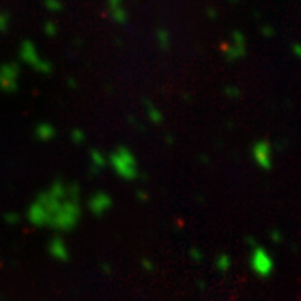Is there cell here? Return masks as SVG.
<instances>
[{"mask_svg":"<svg viewBox=\"0 0 301 301\" xmlns=\"http://www.w3.org/2000/svg\"><path fill=\"white\" fill-rule=\"evenodd\" d=\"M112 167L117 171V174L124 179H136L139 171H137V162L131 150L126 147H119L116 153L111 156Z\"/></svg>","mask_w":301,"mask_h":301,"instance_id":"6da1fadb","label":"cell"},{"mask_svg":"<svg viewBox=\"0 0 301 301\" xmlns=\"http://www.w3.org/2000/svg\"><path fill=\"white\" fill-rule=\"evenodd\" d=\"M81 208L77 199H69L67 203H64L60 209L56 213V216L51 219V224L56 230H70L74 228V224L79 219Z\"/></svg>","mask_w":301,"mask_h":301,"instance_id":"7a4b0ae2","label":"cell"},{"mask_svg":"<svg viewBox=\"0 0 301 301\" xmlns=\"http://www.w3.org/2000/svg\"><path fill=\"white\" fill-rule=\"evenodd\" d=\"M20 57H22L23 62L30 64L32 67H35V69L40 70V72H49L51 70V65L47 64V62H44V60L39 59L37 52H35V47L30 44L29 40L23 42L22 47H20Z\"/></svg>","mask_w":301,"mask_h":301,"instance_id":"3957f363","label":"cell"},{"mask_svg":"<svg viewBox=\"0 0 301 301\" xmlns=\"http://www.w3.org/2000/svg\"><path fill=\"white\" fill-rule=\"evenodd\" d=\"M17 77H19V67L15 64L2 65L0 67V87L5 92H14L17 90Z\"/></svg>","mask_w":301,"mask_h":301,"instance_id":"277c9868","label":"cell"},{"mask_svg":"<svg viewBox=\"0 0 301 301\" xmlns=\"http://www.w3.org/2000/svg\"><path fill=\"white\" fill-rule=\"evenodd\" d=\"M111 206H112V199L109 194H106V192H97L95 196H92V199H90V203H89V208L95 216L104 214Z\"/></svg>","mask_w":301,"mask_h":301,"instance_id":"5b68a950","label":"cell"},{"mask_svg":"<svg viewBox=\"0 0 301 301\" xmlns=\"http://www.w3.org/2000/svg\"><path fill=\"white\" fill-rule=\"evenodd\" d=\"M29 219L32 221L34 224H37V226L49 224V218H47L44 208H42L39 203H34L32 206H30V209H29Z\"/></svg>","mask_w":301,"mask_h":301,"instance_id":"8992f818","label":"cell"},{"mask_svg":"<svg viewBox=\"0 0 301 301\" xmlns=\"http://www.w3.org/2000/svg\"><path fill=\"white\" fill-rule=\"evenodd\" d=\"M49 251H51V255H52L54 258H57V260H60V261H65V260L69 258V251H67V248H65L64 241L59 239V238H54V239L51 241Z\"/></svg>","mask_w":301,"mask_h":301,"instance_id":"52a82bcc","label":"cell"},{"mask_svg":"<svg viewBox=\"0 0 301 301\" xmlns=\"http://www.w3.org/2000/svg\"><path fill=\"white\" fill-rule=\"evenodd\" d=\"M35 136H37L40 141H49V139H52L54 136H56V129H54L51 124L42 122V124L37 126V128H35Z\"/></svg>","mask_w":301,"mask_h":301,"instance_id":"ba28073f","label":"cell"},{"mask_svg":"<svg viewBox=\"0 0 301 301\" xmlns=\"http://www.w3.org/2000/svg\"><path fill=\"white\" fill-rule=\"evenodd\" d=\"M109 7L112 10V17L117 22H124L128 19V14H126V10L122 9V4L120 2H109Z\"/></svg>","mask_w":301,"mask_h":301,"instance_id":"9c48e42d","label":"cell"},{"mask_svg":"<svg viewBox=\"0 0 301 301\" xmlns=\"http://www.w3.org/2000/svg\"><path fill=\"white\" fill-rule=\"evenodd\" d=\"M158 35H159V42H161L162 49H166V47L169 45V34H167L166 30H159Z\"/></svg>","mask_w":301,"mask_h":301,"instance_id":"30bf717a","label":"cell"},{"mask_svg":"<svg viewBox=\"0 0 301 301\" xmlns=\"http://www.w3.org/2000/svg\"><path fill=\"white\" fill-rule=\"evenodd\" d=\"M147 111H149V116H150V119H154L156 122H161V120H162V116L159 114V111L156 109V107L149 106V107H147Z\"/></svg>","mask_w":301,"mask_h":301,"instance_id":"8fae6325","label":"cell"},{"mask_svg":"<svg viewBox=\"0 0 301 301\" xmlns=\"http://www.w3.org/2000/svg\"><path fill=\"white\" fill-rule=\"evenodd\" d=\"M9 15L5 14V12H2V14H0V30H7L9 27Z\"/></svg>","mask_w":301,"mask_h":301,"instance_id":"7c38bea8","label":"cell"},{"mask_svg":"<svg viewBox=\"0 0 301 301\" xmlns=\"http://www.w3.org/2000/svg\"><path fill=\"white\" fill-rule=\"evenodd\" d=\"M90 154H92V159H94V162H95V164H97V166H104V158H102V156L97 153V150H92V153H90Z\"/></svg>","mask_w":301,"mask_h":301,"instance_id":"4fadbf2b","label":"cell"},{"mask_svg":"<svg viewBox=\"0 0 301 301\" xmlns=\"http://www.w3.org/2000/svg\"><path fill=\"white\" fill-rule=\"evenodd\" d=\"M72 139H76V141H82V139H84V134H82L81 131L72 132Z\"/></svg>","mask_w":301,"mask_h":301,"instance_id":"5bb4252c","label":"cell"},{"mask_svg":"<svg viewBox=\"0 0 301 301\" xmlns=\"http://www.w3.org/2000/svg\"><path fill=\"white\" fill-rule=\"evenodd\" d=\"M45 32H49L51 35H54L56 34V27H54V23H45Z\"/></svg>","mask_w":301,"mask_h":301,"instance_id":"9a60e30c","label":"cell"},{"mask_svg":"<svg viewBox=\"0 0 301 301\" xmlns=\"http://www.w3.org/2000/svg\"><path fill=\"white\" fill-rule=\"evenodd\" d=\"M45 7H49V9H62V4H54V2H45Z\"/></svg>","mask_w":301,"mask_h":301,"instance_id":"2e32d148","label":"cell"},{"mask_svg":"<svg viewBox=\"0 0 301 301\" xmlns=\"http://www.w3.org/2000/svg\"><path fill=\"white\" fill-rule=\"evenodd\" d=\"M5 219H9V221H12V222H14V221H17V216H5Z\"/></svg>","mask_w":301,"mask_h":301,"instance_id":"e0dca14e","label":"cell"}]
</instances>
